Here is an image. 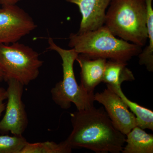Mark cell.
<instances>
[{
    "label": "cell",
    "instance_id": "ba28073f",
    "mask_svg": "<svg viewBox=\"0 0 153 153\" xmlns=\"http://www.w3.org/2000/svg\"><path fill=\"white\" fill-rule=\"evenodd\" d=\"M102 92L94 95V101L104 106L105 110L115 128L126 135L137 126V121L134 114L127 105L110 88L107 86Z\"/></svg>",
    "mask_w": 153,
    "mask_h": 153
},
{
    "label": "cell",
    "instance_id": "2e32d148",
    "mask_svg": "<svg viewBox=\"0 0 153 153\" xmlns=\"http://www.w3.org/2000/svg\"><path fill=\"white\" fill-rule=\"evenodd\" d=\"M21 135H0V153H20L28 143Z\"/></svg>",
    "mask_w": 153,
    "mask_h": 153
},
{
    "label": "cell",
    "instance_id": "7a4b0ae2",
    "mask_svg": "<svg viewBox=\"0 0 153 153\" xmlns=\"http://www.w3.org/2000/svg\"><path fill=\"white\" fill-rule=\"evenodd\" d=\"M104 25L116 37L144 47L148 40L146 0H111Z\"/></svg>",
    "mask_w": 153,
    "mask_h": 153
},
{
    "label": "cell",
    "instance_id": "ffe728a7",
    "mask_svg": "<svg viewBox=\"0 0 153 153\" xmlns=\"http://www.w3.org/2000/svg\"><path fill=\"white\" fill-rule=\"evenodd\" d=\"M1 10V8H0V10Z\"/></svg>",
    "mask_w": 153,
    "mask_h": 153
},
{
    "label": "cell",
    "instance_id": "e0dca14e",
    "mask_svg": "<svg viewBox=\"0 0 153 153\" xmlns=\"http://www.w3.org/2000/svg\"><path fill=\"white\" fill-rule=\"evenodd\" d=\"M7 99L6 90L2 87H0V117L3 111L5 110L6 105L4 101Z\"/></svg>",
    "mask_w": 153,
    "mask_h": 153
},
{
    "label": "cell",
    "instance_id": "6da1fadb",
    "mask_svg": "<svg viewBox=\"0 0 153 153\" xmlns=\"http://www.w3.org/2000/svg\"><path fill=\"white\" fill-rule=\"evenodd\" d=\"M73 130L65 142L71 149H88L96 153H120L126 135L117 130L103 108L94 106L71 113Z\"/></svg>",
    "mask_w": 153,
    "mask_h": 153
},
{
    "label": "cell",
    "instance_id": "d6986e66",
    "mask_svg": "<svg viewBox=\"0 0 153 153\" xmlns=\"http://www.w3.org/2000/svg\"><path fill=\"white\" fill-rule=\"evenodd\" d=\"M3 80H4V78H3V74L2 73V72L1 71V69H0V82L2 81Z\"/></svg>",
    "mask_w": 153,
    "mask_h": 153
},
{
    "label": "cell",
    "instance_id": "ac0fdd59",
    "mask_svg": "<svg viewBox=\"0 0 153 153\" xmlns=\"http://www.w3.org/2000/svg\"><path fill=\"white\" fill-rule=\"evenodd\" d=\"M21 0H0V4L3 6L16 5Z\"/></svg>",
    "mask_w": 153,
    "mask_h": 153
},
{
    "label": "cell",
    "instance_id": "277c9868",
    "mask_svg": "<svg viewBox=\"0 0 153 153\" xmlns=\"http://www.w3.org/2000/svg\"><path fill=\"white\" fill-rule=\"evenodd\" d=\"M49 49L60 55L62 60L63 78L51 89L52 100L62 109H67L71 103L77 110H83L94 106V94L87 92L76 82L74 71V64L79 53L74 49H63L57 46L53 39L48 40Z\"/></svg>",
    "mask_w": 153,
    "mask_h": 153
},
{
    "label": "cell",
    "instance_id": "8992f818",
    "mask_svg": "<svg viewBox=\"0 0 153 153\" xmlns=\"http://www.w3.org/2000/svg\"><path fill=\"white\" fill-rule=\"evenodd\" d=\"M7 82L8 85L6 90L7 103L5 113L0 121V133L10 132L13 135H21L28 124L25 105L22 100L24 85L15 79Z\"/></svg>",
    "mask_w": 153,
    "mask_h": 153
},
{
    "label": "cell",
    "instance_id": "5b68a950",
    "mask_svg": "<svg viewBox=\"0 0 153 153\" xmlns=\"http://www.w3.org/2000/svg\"><path fill=\"white\" fill-rule=\"evenodd\" d=\"M43 62L33 48L19 42L0 44V69L4 80L15 79L28 85L39 75Z\"/></svg>",
    "mask_w": 153,
    "mask_h": 153
},
{
    "label": "cell",
    "instance_id": "8fae6325",
    "mask_svg": "<svg viewBox=\"0 0 153 153\" xmlns=\"http://www.w3.org/2000/svg\"><path fill=\"white\" fill-rule=\"evenodd\" d=\"M123 153H153V135L135 127L126 135Z\"/></svg>",
    "mask_w": 153,
    "mask_h": 153
},
{
    "label": "cell",
    "instance_id": "52a82bcc",
    "mask_svg": "<svg viewBox=\"0 0 153 153\" xmlns=\"http://www.w3.org/2000/svg\"><path fill=\"white\" fill-rule=\"evenodd\" d=\"M37 27L30 15L16 4L3 6L0 10V44L18 42Z\"/></svg>",
    "mask_w": 153,
    "mask_h": 153
},
{
    "label": "cell",
    "instance_id": "9c48e42d",
    "mask_svg": "<svg viewBox=\"0 0 153 153\" xmlns=\"http://www.w3.org/2000/svg\"><path fill=\"white\" fill-rule=\"evenodd\" d=\"M78 6L82 19L78 33L93 31L104 25L106 10L111 0H66Z\"/></svg>",
    "mask_w": 153,
    "mask_h": 153
},
{
    "label": "cell",
    "instance_id": "4fadbf2b",
    "mask_svg": "<svg viewBox=\"0 0 153 153\" xmlns=\"http://www.w3.org/2000/svg\"><path fill=\"white\" fill-rule=\"evenodd\" d=\"M107 86L110 88L119 96L134 114L137 119V126L144 130L148 129L153 131V111L129 100L123 92L121 86L108 85H107Z\"/></svg>",
    "mask_w": 153,
    "mask_h": 153
},
{
    "label": "cell",
    "instance_id": "30bf717a",
    "mask_svg": "<svg viewBox=\"0 0 153 153\" xmlns=\"http://www.w3.org/2000/svg\"><path fill=\"white\" fill-rule=\"evenodd\" d=\"M81 68L80 85L88 93H94L96 87L102 82L107 60L91 58L79 54L76 58Z\"/></svg>",
    "mask_w": 153,
    "mask_h": 153
},
{
    "label": "cell",
    "instance_id": "3957f363",
    "mask_svg": "<svg viewBox=\"0 0 153 153\" xmlns=\"http://www.w3.org/2000/svg\"><path fill=\"white\" fill-rule=\"evenodd\" d=\"M68 47L91 58L128 62L142 47L117 38L105 26L84 33H71Z\"/></svg>",
    "mask_w": 153,
    "mask_h": 153
},
{
    "label": "cell",
    "instance_id": "5bb4252c",
    "mask_svg": "<svg viewBox=\"0 0 153 153\" xmlns=\"http://www.w3.org/2000/svg\"><path fill=\"white\" fill-rule=\"evenodd\" d=\"M152 2V0H146L147 10L148 45L138 55L140 65H145L150 72L153 71V10Z\"/></svg>",
    "mask_w": 153,
    "mask_h": 153
},
{
    "label": "cell",
    "instance_id": "9a60e30c",
    "mask_svg": "<svg viewBox=\"0 0 153 153\" xmlns=\"http://www.w3.org/2000/svg\"><path fill=\"white\" fill-rule=\"evenodd\" d=\"M72 149L65 142L53 141L30 143L28 142L20 153H70Z\"/></svg>",
    "mask_w": 153,
    "mask_h": 153
},
{
    "label": "cell",
    "instance_id": "7c38bea8",
    "mask_svg": "<svg viewBox=\"0 0 153 153\" xmlns=\"http://www.w3.org/2000/svg\"><path fill=\"white\" fill-rule=\"evenodd\" d=\"M127 62L107 61L102 82L111 86H121L124 81L134 80V76L127 67Z\"/></svg>",
    "mask_w": 153,
    "mask_h": 153
}]
</instances>
